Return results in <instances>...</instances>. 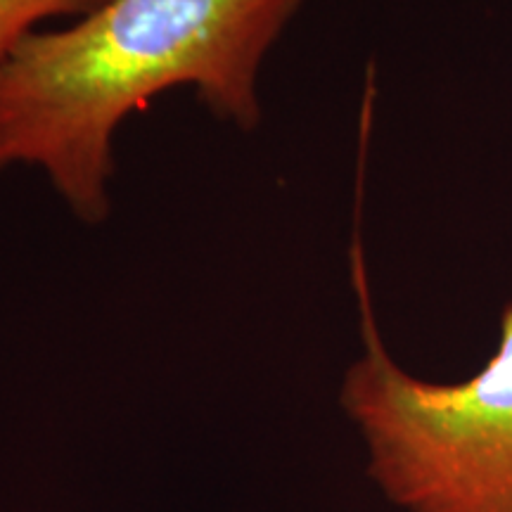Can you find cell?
I'll use <instances>...</instances> for the list:
<instances>
[{
    "label": "cell",
    "mask_w": 512,
    "mask_h": 512,
    "mask_svg": "<svg viewBox=\"0 0 512 512\" xmlns=\"http://www.w3.org/2000/svg\"><path fill=\"white\" fill-rule=\"evenodd\" d=\"M302 3L105 0L34 31L0 64V169L41 166L83 221H102L121 121L190 83L219 117L256 126V72Z\"/></svg>",
    "instance_id": "1"
},
{
    "label": "cell",
    "mask_w": 512,
    "mask_h": 512,
    "mask_svg": "<svg viewBox=\"0 0 512 512\" xmlns=\"http://www.w3.org/2000/svg\"><path fill=\"white\" fill-rule=\"evenodd\" d=\"M351 280L366 351L339 399L368 441L370 477L408 512H512V299L494 356L475 375L427 382L384 347L358 240Z\"/></svg>",
    "instance_id": "2"
},
{
    "label": "cell",
    "mask_w": 512,
    "mask_h": 512,
    "mask_svg": "<svg viewBox=\"0 0 512 512\" xmlns=\"http://www.w3.org/2000/svg\"><path fill=\"white\" fill-rule=\"evenodd\" d=\"M105 0H0V64L15 53L36 24L50 17L88 15Z\"/></svg>",
    "instance_id": "3"
}]
</instances>
